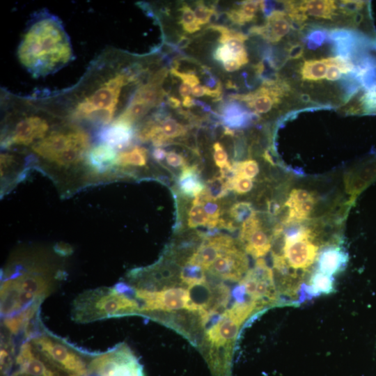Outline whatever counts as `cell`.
I'll list each match as a JSON object with an SVG mask.
<instances>
[{"label":"cell","instance_id":"cell-25","mask_svg":"<svg viewBox=\"0 0 376 376\" xmlns=\"http://www.w3.org/2000/svg\"><path fill=\"white\" fill-rule=\"evenodd\" d=\"M116 149L104 143L94 147L88 156L89 164L95 170L103 171L116 164Z\"/></svg>","mask_w":376,"mask_h":376},{"label":"cell","instance_id":"cell-24","mask_svg":"<svg viewBox=\"0 0 376 376\" xmlns=\"http://www.w3.org/2000/svg\"><path fill=\"white\" fill-rule=\"evenodd\" d=\"M296 9L307 18V15L327 19H332L337 9L335 1L327 0L304 1L295 3Z\"/></svg>","mask_w":376,"mask_h":376},{"label":"cell","instance_id":"cell-30","mask_svg":"<svg viewBox=\"0 0 376 376\" xmlns=\"http://www.w3.org/2000/svg\"><path fill=\"white\" fill-rule=\"evenodd\" d=\"M147 150L136 146L130 150L120 152L117 156L116 164L120 166H143L147 163Z\"/></svg>","mask_w":376,"mask_h":376},{"label":"cell","instance_id":"cell-33","mask_svg":"<svg viewBox=\"0 0 376 376\" xmlns=\"http://www.w3.org/2000/svg\"><path fill=\"white\" fill-rule=\"evenodd\" d=\"M230 220L233 222L243 224L256 214L251 203L248 202H237L234 203L228 210Z\"/></svg>","mask_w":376,"mask_h":376},{"label":"cell","instance_id":"cell-17","mask_svg":"<svg viewBox=\"0 0 376 376\" xmlns=\"http://www.w3.org/2000/svg\"><path fill=\"white\" fill-rule=\"evenodd\" d=\"M290 19L286 13L274 10L267 16L264 25L253 26L249 32L260 36L267 42H276L289 33L292 26Z\"/></svg>","mask_w":376,"mask_h":376},{"label":"cell","instance_id":"cell-2","mask_svg":"<svg viewBox=\"0 0 376 376\" xmlns=\"http://www.w3.org/2000/svg\"><path fill=\"white\" fill-rule=\"evenodd\" d=\"M256 311L253 301L235 300L207 329L205 337L210 345L204 357L212 376H231L234 343L241 326Z\"/></svg>","mask_w":376,"mask_h":376},{"label":"cell","instance_id":"cell-4","mask_svg":"<svg viewBox=\"0 0 376 376\" xmlns=\"http://www.w3.org/2000/svg\"><path fill=\"white\" fill-rule=\"evenodd\" d=\"M58 276L40 269H20L7 276L1 284V315H15L41 304L56 288Z\"/></svg>","mask_w":376,"mask_h":376},{"label":"cell","instance_id":"cell-46","mask_svg":"<svg viewBox=\"0 0 376 376\" xmlns=\"http://www.w3.org/2000/svg\"><path fill=\"white\" fill-rule=\"evenodd\" d=\"M208 87L202 85H196L192 88L191 93L194 97L207 95Z\"/></svg>","mask_w":376,"mask_h":376},{"label":"cell","instance_id":"cell-23","mask_svg":"<svg viewBox=\"0 0 376 376\" xmlns=\"http://www.w3.org/2000/svg\"><path fill=\"white\" fill-rule=\"evenodd\" d=\"M220 120L223 126L232 128L243 127L251 120V115L237 102L224 104L221 109Z\"/></svg>","mask_w":376,"mask_h":376},{"label":"cell","instance_id":"cell-41","mask_svg":"<svg viewBox=\"0 0 376 376\" xmlns=\"http://www.w3.org/2000/svg\"><path fill=\"white\" fill-rule=\"evenodd\" d=\"M214 57L217 61H221L222 63L230 59H236L235 55L226 44H222L217 48L214 54Z\"/></svg>","mask_w":376,"mask_h":376},{"label":"cell","instance_id":"cell-52","mask_svg":"<svg viewBox=\"0 0 376 376\" xmlns=\"http://www.w3.org/2000/svg\"><path fill=\"white\" fill-rule=\"evenodd\" d=\"M190 42V40L185 36L181 37L178 42V48H184Z\"/></svg>","mask_w":376,"mask_h":376},{"label":"cell","instance_id":"cell-15","mask_svg":"<svg viewBox=\"0 0 376 376\" xmlns=\"http://www.w3.org/2000/svg\"><path fill=\"white\" fill-rule=\"evenodd\" d=\"M285 87L275 81H266L257 91L246 95H232L230 98L243 101L257 113H265L280 102Z\"/></svg>","mask_w":376,"mask_h":376},{"label":"cell","instance_id":"cell-50","mask_svg":"<svg viewBox=\"0 0 376 376\" xmlns=\"http://www.w3.org/2000/svg\"><path fill=\"white\" fill-rule=\"evenodd\" d=\"M302 54V47L300 45L293 47L290 52L292 58H298Z\"/></svg>","mask_w":376,"mask_h":376},{"label":"cell","instance_id":"cell-6","mask_svg":"<svg viewBox=\"0 0 376 376\" xmlns=\"http://www.w3.org/2000/svg\"><path fill=\"white\" fill-rule=\"evenodd\" d=\"M89 146L87 134L81 131L52 134L33 149L42 158L63 166L79 162Z\"/></svg>","mask_w":376,"mask_h":376},{"label":"cell","instance_id":"cell-21","mask_svg":"<svg viewBox=\"0 0 376 376\" xmlns=\"http://www.w3.org/2000/svg\"><path fill=\"white\" fill-rule=\"evenodd\" d=\"M308 285L303 286L299 301L321 295H329L335 290L334 277L316 269L311 274Z\"/></svg>","mask_w":376,"mask_h":376},{"label":"cell","instance_id":"cell-40","mask_svg":"<svg viewBox=\"0 0 376 376\" xmlns=\"http://www.w3.org/2000/svg\"><path fill=\"white\" fill-rule=\"evenodd\" d=\"M213 158L215 164L222 169L230 162L228 161V155L224 147L219 142H215L213 145Z\"/></svg>","mask_w":376,"mask_h":376},{"label":"cell","instance_id":"cell-31","mask_svg":"<svg viewBox=\"0 0 376 376\" xmlns=\"http://www.w3.org/2000/svg\"><path fill=\"white\" fill-rule=\"evenodd\" d=\"M180 280L187 287L199 284L206 281L205 270L198 265L186 263L180 269Z\"/></svg>","mask_w":376,"mask_h":376},{"label":"cell","instance_id":"cell-26","mask_svg":"<svg viewBox=\"0 0 376 376\" xmlns=\"http://www.w3.org/2000/svg\"><path fill=\"white\" fill-rule=\"evenodd\" d=\"M261 1H244L237 8H233L226 13L228 18L234 24L243 25L252 21L258 11L261 9Z\"/></svg>","mask_w":376,"mask_h":376},{"label":"cell","instance_id":"cell-22","mask_svg":"<svg viewBox=\"0 0 376 376\" xmlns=\"http://www.w3.org/2000/svg\"><path fill=\"white\" fill-rule=\"evenodd\" d=\"M178 186L180 193L189 198L196 197L204 190L205 183L203 182L196 165H186L182 168Z\"/></svg>","mask_w":376,"mask_h":376},{"label":"cell","instance_id":"cell-3","mask_svg":"<svg viewBox=\"0 0 376 376\" xmlns=\"http://www.w3.org/2000/svg\"><path fill=\"white\" fill-rule=\"evenodd\" d=\"M140 314V304L130 285L118 283L113 287L87 290L73 301L72 319L77 323Z\"/></svg>","mask_w":376,"mask_h":376},{"label":"cell","instance_id":"cell-8","mask_svg":"<svg viewBox=\"0 0 376 376\" xmlns=\"http://www.w3.org/2000/svg\"><path fill=\"white\" fill-rule=\"evenodd\" d=\"M131 79L132 76L125 74L110 79L77 105V115L109 123L113 116L122 87Z\"/></svg>","mask_w":376,"mask_h":376},{"label":"cell","instance_id":"cell-1","mask_svg":"<svg viewBox=\"0 0 376 376\" xmlns=\"http://www.w3.org/2000/svg\"><path fill=\"white\" fill-rule=\"evenodd\" d=\"M18 56L31 72L45 75L68 63L72 51L58 19L45 16L29 26L19 45Z\"/></svg>","mask_w":376,"mask_h":376},{"label":"cell","instance_id":"cell-51","mask_svg":"<svg viewBox=\"0 0 376 376\" xmlns=\"http://www.w3.org/2000/svg\"><path fill=\"white\" fill-rule=\"evenodd\" d=\"M182 103L184 107L189 108L194 105V99L189 96L183 98Z\"/></svg>","mask_w":376,"mask_h":376},{"label":"cell","instance_id":"cell-47","mask_svg":"<svg viewBox=\"0 0 376 376\" xmlns=\"http://www.w3.org/2000/svg\"><path fill=\"white\" fill-rule=\"evenodd\" d=\"M166 155L167 152L166 150L162 148H156L152 152L153 158L158 162L164 160L166 157Z\"/></svg>","mask_w":376,"mask_h":376},{"label":"cell","instance_id":"cell-45","mask_svg":"<svg viewBox=\"0 0 376 376\" xmlns=\"http://www.w3.org/2000/svg\"><path fill=\"white\" fill-rule=\"evenodd\" d=\"M224 69L228 72H234L239 70L242 65L236 59H230L223 63Z\"/></svg>","mask_w":376,"mask_h":376},{"label":"cell","instance_id":"cell-48","mask_svg":"<svg viewBox=\"0 0 376 376\" xmlns=\"http://www.w3.org/2000/svg\"><path fill=\"white\" fill-rule=\"evenodd\" d=\"M191 86L188 84L183 82L179 87V93L183 98L189 97L191 93Z\"/></svg>","mask_w":376,"mask_h":376},{"label":"cell","instance_id":"cell-11","mask_svg":"<svg viewBox=\"0 0 376 376\" xmlns=\"http://www.w3.org/2000/svg\"><path fill=\"white\" fill-rule=\"evenodd\" d=\"M132 290L135 298L140 304V314L147 317L159 312L187 310L189 304L187 288L175 286L158 290L134 288Z\"/></svg>","mask_w":376,"mask_h":376},{"label":"cell","instance_id":"cell-20","mask_svg":"<svg viewBox=\"0 0 376 376\" xmlns=\"http://www.w3.org/2000/svg\"><path fill=\"white\" fill-rule=\"evenodd\" d=\"M133 136L132 126L116 120L100 133V138L104 143L115 149H123L128 147L132 142Z\"/></svg>","mask_w":376,"mask_h":376},{"label":"cell","instance_id":"cell-19","mask_svg":"<svg viewBox=\"0 0 376 376\" xmlns=\"http://www.w3.org/2000/svg\"><path fill=\"white\" fill-rule=\"evenodd\" d=\"M317 260V270L334 276L345 269L348 262V255L339 246H329L320 252Z\"/></svg>","mask_w":376,"mask_h":376},{"label":"cell","instance_id":"cell-49","mask_svg":"<svg viewBox=\"0 0 376 376\" xmlns=\"http://www.w3.org/2000/svg\"><path fill=\"white\" fill-rule=\"evenodd\" d=\"M167 102L169 105L173 109L180 107L181 104L180 100L173 96H170L167 98Z\"/></svg>","mask_w":376,"mask_h":376},{"label":"cell","instance_id":"cell-32","mask_svg":"<svg viewBox=\"0 0 376 376\" xmlns=\"http://www.w3.org/2000/svg\"><path fill=\"white\" fill-rule=\"evenodd\" d=\"M209 218L203 208V203L198 198V197H195L188 213V227L191 228H197L198 226L206 227Z\"/></svg>","mask_w":376,"mask_h":376},{"label":"cell","instance_id":"cell-7","mask_svg":"<svg viewBox=\"0 0 376 376\" xmlns=\"http://www.w3.org/2000/svg\"><path fill=\"white\" fill-rule=\"evenodd\" d=\"M274 274L264 259H257L255 266L249 269L234 291L235 300L246 299L254 302L259 311L280 301Z\"/></svg>","mask_w":376,"mask_h":376},{"label":"cell","instance_id":"cell-18","mask_svg":"<svg viewBox=\"0 0 376 376\" xmlns=\"http://www.w3.org/2000/svg\"><path fill=\"white\" fill-rule=\"evenodd\" d=\"M315 203L316 198L311 192L301 189L292 190L285 203L289 210L288 222L306 219L311 214Z\"/></svg>","mask_w":376,"mask_h":376},{"label":"cell","instance_id":"cell-27","mask_svg":"<svg viewBox=\"0 0 376 376\" xmlns=\"http://www.w3.org/2000/svg\"><path fill=\"white\" fill-rule=\"evenodd\" d=\"M229 191L226 182L219 176L209 179L204 190L196 197L203 203L207 201H217L225 197Z\"/></svg>","mask_w":376,"mask_h":376},{"label":"cell","instance_id":"cell-37","mask_svg":"<svg viewBox=\"0 0 376 376\" xmlns=\"http://www.w3.org/2000/svg\"><path fill=\"white\" fill-rule=\"evenodd\" d=\"M207 29L217 31L221 33V36L219 38V41L221 44L226 43L227 41L231 39H239L241 40H246L247 36L244 34L235 31L234 30L230 29L224 26L218 25V24H212L210 25Z\"/></svg>","mask_w":376,"mask_h":376},{"label":"cell","instance_id":"cell-44","mask_svg":"<svg viewBox=\"0 0 376 376\" xmlns=\"http://www.w3.org/2000/svg\"><path fill=\"white\" fill-rule=\"evenodd\" d=\"M327 67L325 76L327 79L329 81H336L341 77L342 72L337 67L334 65H328Z\"/></svg>","mask_w":376,"mask_h":376},{"label":"cell","instance_id":"cell-16","mask_svg":"<svg viewBox=\"0 0 376 376\" xmlns=\"http://www.w3.org/2000/svg\"><path fill=\"white\" fill-rule=\"evenodd\" d=\"M45 120L38 116L27 117L19 121L5 143L6 145H29L42 138L48 130Z\"/></svg>","mask_w":376,"mask_h":376},{"label":"cell","instance_id":"cell-12","mask_svg":"<svg viewBox=\"0 0 376 376\" xmlns=\"http://www.w3.org/2000/svg\"><path fill=\"white\" fill-rule=\"evenodd\" d=\"M207 271L223 280L240 281L249 271V260L245 252L236 244L222 253Z\"/></svg>","mask_w":376,"mask_h":376},{"label":"cell","instance_id":"cell-35","mask_svg":"<svg viewBox=\"0 0 376 376\" xmlns=\"http://www.w3.org/2000/svg\"><path fill=\"white\" fill-rule=\"evenodd\" d=\"M233 166L236 174L249 178H255L259 173V167L256 161L247 159L242 162H235Z\"/></svg>","mask_w":376,"mask_h":376},{"label":"cell","instance_id":"cell-28","mask_svg":"<svg viewBox=\"0 0 376 376\" xmlns=\"http://www.w3.org/2000/svg\"><path fill=\"white\" fill-rule=\"evenodd\" d=\"M156 119L157 122L155 127L152 136L155 133L159 132L167 139L173 140L175 138L185 136L187 132V127L180 124L177 120L171 117H165L159 122L158 118Z\"/></svg>","mask_w":376,"mask_h":376},{"label":"cell","instance_id":"cell-36","mask_svg":"<svg viewBox=\"0 0 376 376\" xmlns=\"http://www.w3.org/2000/svg\"><path fill=\"white\" fill-rule=\"evenodd\" d=\"M322 59L327 66L334 65L343 74H347L352 71L354 72V65L348 56L340 55L336 57H329Z\"/></svg>","mask_w":376,"mask_h":376},{"label":"cell","instance_id":"cell-29","mask_svg":"<svg viewBox=\"0 0 376 376\" xmlns=\"http://www.w3.org/2000/svg\"><path fill=\"white\" fill-rule=\"evenodd\" d=\"M327 70V65L322 58L306 60L301 66V75L304 80L318 81L325 77Z\"/></svg>","mask_w":376,"mask_h":376},{"label":"cell","instance_id":"cell-5","mask_svg":"<svg viewBox=\"0 0 376 376\" xmlns=\"http://www.w3.org/2000/svg\"><path fill=\"white\" fill-rule=\"evenodd\" d=\"M41 357L61 376H86L93 354L77 349L48 331H35L28 339Z\"/></svg>","mask_w":376,"mask_h":376},{"label":"cell","instance_id":"cell-10","mask_svg":"<svg viewBox=\"0 0 376 376\" xmlns=\"http://www.w3.org/2000/svg\"><path fill=\"white\" fill-rule=\"evenodd\" d=\"M313 237L311 230L304 226H292L286 230L280 254L291 269L306 271L313 265L318 256V246L312 242Z\"/></svg>","mask_w":376,"mask_h":376},{"label":"cell","instance_id":"cell-43","mask_svg":"<svg viewBox=\"0 0 376 376\" xmlns=\"http://www.w3.org/2000/svg\"><path fill=\"white\" fill-rule=\"evenodd\" d=\"M166 159L168 164L173 168H183L187 165L184 157L174 151L167 152Z\"/></svg>","mask_w":376,"mask_h":376},{"label":"cell","instance_id":"cell-13","mask_svg":"<svg viewBox=\"0 0 376 376\" xmlns=\"http://www.w3.org/2000/svg\"><path fill=\"white\" fill-rule=\"evenodd\" d=\"M239 240L244 251L255 258L265 256L272 247L269 237L256 214L242 224Z\"/></svg>","mask_w":376,"mask_h":376},{"label":"cell","instance_id":"cell-14","mask_svg":"<svg viewBox=\"0 0 376 376\" xmlns=\"http://www.w3.org/2000/svg\"><path fill=\"white\" fill-rule=\"evenodd\" d=\"M236 244L231 237L221 233L205 237L185 263L198 265L207 271L222 253Z\"/></svg>","mask_w":376,"mask_h":376},{"label":"cell","instance_id":"cell-9","mask_svg":"<svg viewBox=\"0 0 376 376\" xmlns=\"http://www.w3.org/2000/svg\"><path fill=\"white\" fill-rule=\"evenodd\" d=\"M87 375L95 376H144L136 356L125 343L93 354Z\"/></svg>","mask_w":376,"mask_h":376},{"label":"cell","instance_id":"cell-42","mask_svg":"<svg viewBox=\"0 0 376 376\" xmlns=\"http://www.w3.org/2000/svg\"><path fill=\"white\" fill-rule=\"evenodd\" d=\"M170 72L173 75L180 78L184 83L188 84L191 86H195L200 82L198 77L192 72H181L174 68H171Z\"/></svg>","mask_w":376,"mask_h":376},{"label":"cell","instance_id":"cell-34","mask_svg":"<svg viewBox=\"0 0 376 376\" xmlns=\"http://www.w3.org/2000/svg\"><path fill=\"white\" fill-rule=\"evenodd\" d=\"M180 10L182 12L180 24L183 29L189 33L199 31L201 27L196 21L194 11L185 4Z\"/></svg>","mask_w":376,"mask_h":376},{"label":"cell","instance_id":"cell-38","mask_svg":"<svg viewBox=\"0 0 376 376\" xmlns=\"http://www.w3.org/2000/svg\"><path fill=\"white\" fill-rule=\"evenodd\" d=\"M229 191H233L239 194L249 192L253 187V180L251 178L237 175L234 180L227 184Z\"/></svg>","mask_w":376,"mask_h":376},{"label":"cell","instance_id":"cell-39","mask_svg":"<svg viewBox=\"0 0 376 376\" xmlns=\"http://www.w3.org/2000/svg\"><path fill=\"white\" fill-rule=\"evenodd\" d=\"M214 13V8H210L202 2L197 3L194 9L195 17L200 26L207 24Z\"/></svg>","mask_w":376,"mask_h":376}]
</instances>
